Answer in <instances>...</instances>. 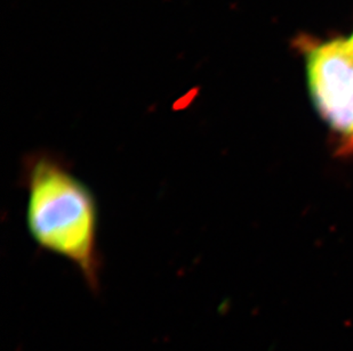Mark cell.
Segmentation results:
<instances>
[{
	"instance_id": "obj_1",
	"label": "cell",
	"mask_w": 353,
	"mask_h": 351,
	"mask_svg": "<svg viewBox=\"0 0 353 351\" xmlns=\"http://www.w3.org/2000/svg\"><path fill=\"white\" fill-rule=\"evenodd\" d=\"M27 187V226L39 248L67 259L94 292L100 288L97 246L99 210L90 187L52 153L28 156L23 164Z\"/></svg>"
},
{
	"instance_id": "obj_2",
	"label": "cell",
	"mask_w": 353,
	"mask_h": 351,
	"mask_svg": "<svg viewBox=\"0 0 353 351\" xmlns=\"http://www.w3.org/2000/svg\"><path fill=\"white\" fill-rule=\"evenodd\" d=\"M307 69L318 111L345 142L353 120V57L347 40H330L309 47Z\"/></svg>"
},
{
	"instance_id": "obj_3",
	"label": "cell",
	"mask_w": 353,
	"mask_h": 351,
	"mask_svg": "<svg viewBox=\"0 0 353 351\" xmlns=\"http://www.w3.org/2000/svg\"><path fill=\"white\" fill-rule=\"evenodd\" d=\"M347 50L350 52L351 56L353 57V34L351 36L350 39L347 40Z\"/></svg>"
}]
</instances>
